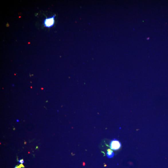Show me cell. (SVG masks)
I'll return each mask as SVG.
<instances>
[{
	"instance_id": "cell-7",
	"label": "cell",
	"mask_w": 168,
	"mask_h": 168,
	"mask_svg": "<svg viewBox=\"0 0 168 168\" xmlns=\"http://www.w3.org/2000/svg\"><path fill=\"white\" fill-rule=\"evenodd\" d=\"M17 122H19V120H17Z\"/></svg>"
},
{
	"instance_id": "cell-5",
	"label": "cell",
	"mask_w": 168,
	"mask_h": 168,
	"mask_svg": "<svg viewBox=\"0 0 168 168\" xmlns=\"http://www.w3.org/2000/svg\"><path fill=\"white\" fill-rule=\"evenodd\" d=\"M20 168H21L22 167L24 168V165H23V164H21L20 165H19Z\"/></svg>"
},
{
	"instance_id": "cell-1",
	"label": "cell",
	"mask_w": 168,
	"mask_h": 168,
	"mask_svg": "<svg viewBox=\"0 0 168 168\" xmlns=\"http://www.w3.org/2000/svg\"><path fill=\"white\" fill-rule=\"evenodd\" d=\"M56 16L54 15L52 17L46 18L43 21L44 26L46 28H50L52 27L54 24V19Z\"/></svg>"
},
{
	"instance_id": "cell-2",
	"label": "cell",
	"mask_w": 168,
	"mask_h": 168,
	"mask_svg": "<svg viewBox=\"0 0 168 168\" xmlns=\"http://www.w3.org/2000/svg\"><path fill=\"white\" fill-rule=\"evenodd\" d=\"M121 146L120 142L116 139L112 140L110 143L111 149L114 151L118 150L121 148Z\"/></svg>"
},
{
	"instance_id": "cell-3",
	"label": "cell",
	"mask_w": 168,
	"mask_h": 168,
	"mask_svg": "<svg viewBox=\"0 0 168 168\" xmlns=\"http://www.w3.org/2000/svg\"><path fill=\"white\" fill-rule=\"evenodd\" d=\"M107 155L108 158L110 159L114 156V153L111 150L109 149L107 150Z\"/></svg>"
},
{
	"instance_id": "cell-4",
	"label": "cell",
	"mask_w": 168,
	"mask_h": 168,
	"mask_svg": "<svg viewBox=\"0 0 168 168\" xmlns=\"http://www.w3.org/2000/svg\"><path fill=\"white\" fill-rule=\"evenodd\" d=\"M18 161H19V163L22 164L24 163V161L23 159H22L20 160H19Z\"/></svg>"
},
{
	"instance_id": "cell-6",
	"label": "cell",
	"mask_w": 168,
	"mask_h": 168,
	"mask_svg": "<svg viewBox=\"0 0 168 168\" xmlns=\"http://www.w3.org/2000/svg\"><path fill=\"white\" fill-rule=\"evenodd\" d=\"M14 168H20L19 166H17Z\"/></svg>"
}]
</instances>
